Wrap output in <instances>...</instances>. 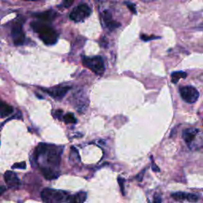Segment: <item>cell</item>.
Listing matches in <instances>:
<instances>
[{
	"instance_id": "obj_19",
	"label": "cell",
	"mask_w": 203,
	"mask_h": 203,
	"mask_svg": "<svg viewBox=\"0 0 203 203\" xmlns=\"http://www.w3.org/2000/svg\"><path fill=\"white\" fill-rule=\"evenodd\" d=\"M11 168H12L13 169H25V168H26V164H25V162L16 163V164H13Z\"/></svg>"
},
{
	"instance_id": "obj_20",
	"label": "cell",
	"mask_w": 203,
	"mask_h": 203,
	"mask_svg": "<svg viewBox=\"0 0 203 203\" xmlns=\"http://www.w3.org/2000/svg\"><path fill=\"white\" fill-rule=\"evenodd\" d=\"M125 3H126V5L127 6L128 9H129V11L132 13V14H136V6H135V4L132 3V2H126Z\"/></svg>"
},
{
	"instance_id": "obj_16",
	"label": "cell",
	"mask_w": 203,
	"mask_h": 203,
	"mask_svg": "<svg viewBox=\"0 0 203 203\" xmlns=\"http://www.w3.org/2000/svg\"><path fill=\"white\" fill-rule=\"evenodd\" d=\"M187 76V73L184 72H175L171 74V82L173 83H177L180 79H185Z\"/></svg>"
},
{
	"instance_id": "obj_15",
	"label": "cell",
	"mask_w": 203,
	"mask_h": 203,
	"mask_svg": "<svg viewBox=\"0 0 203 203\" xmlns=\"http://www.w3.org/2000/svg\"><path fill=\"white\" fill-rule=\"evenodd\" d=\"M87 193L81 191L75 195H71L67 203H84L87 199Z\"/></svg>"
},
{
	"instance_id": "obj_2",
	"label": "cell",
	"mask_w": 203,
	"mask_h": 203,
	"mask_svg": "<svg viewBox=\"0 0 203 203\" xmlns=\"http://www.w3.org/2000/svg\"><path fill=\"white\" fill-rule=\"evenodd\" d=\"M31 28L34 30V32L38 34L39 37L44 44L50 45L57 43L58 38L57 32L43 21H33L31 23Z\"/></svg>"
},
{
	"instance_id": "obj_4",
	"label": "cell",
	"mask_w": 203,
	"mask_h": 203,
	"mask_svg": "<svg viewBox=\"0 0 203 203\" xmlns=\"http://www.w3.org/2000/svg\"><path fill=\"white\" fill-rule=\"evenodd\" d=\"M82 63L85 67L89 68L95 74L102 76L105 72V64L103 59L99 56L89 57L83 56L82 57Z\"/></svg>"
},
{
	"instance_id": "obj_9",
	"label": "cell",
	"mask_w": 203,
	"mask_h": 203,
	"mask_svg": "<svg viewBox=\"0 0 203 203\" xmlns=\"http://www.w3.org/2000/svg\"><path fill=\"white\" fill-rule=\"evenodd\" d=\"M4 179L7 185L11 188H17L21 185V182L18 177L14 172L11 171H6L4 174Z\"/></svg>"
},
{
	"instance_id": "obj_17",
	"label": "cell",
	"mask_w": 203,
	"mask_h": 203,
	"mask_svg": "<svg viewBox=\"0 0 203 203\" xmlns=\"http://www.w3.org/2000/svg\"><path fill=\"white\" fill-rule=\"evenodd\" d=\"M63 120L65 123L67 124H76L77 122V119L75 118L74 114L72 113H67L63 116Z\"/></svg>"
},
{
	"instance_id": "obj_18",
	"label": "cell",
	"mask_w": 203,
	"mask_h": 203,
	"mask_svg": "<svg viewBox=\"0 0 203 203\" xmlns=\"http://www.w3.org/2000/svg\"><path fill=\"white\" fill-rule=\"evenodd\" d=\"M106 26H107V28L109 29V30H110V31H113V30H116V29H118V27L121 26V24L119 22H118V21H113V19L110 20V21H107V22L106 23Z\"/></svg>"
},
{
	"instance_id": "obj_21",
	"label": "cell",
	"mask_w": 203,
	"mask_h": 203,
	"mask_svg": "<svg viewBox=\"0 0 203 203\" xmlns=\"http://www.w3.org/2000/svg\"><path fill=\"white\" fill-rule=\"evenodd\" d=\"M141 40H143V41H151V40H155V39H158L159 38V37H155V36H148V35H144V34H142V35L141 36Z\"/></svg>"
},
{
	"instance_id": "obj_14",
	"label": "cell",
	"mask_w": 203,
	"mask_h": 203,
	"mask_svg": "<svg viewBox=\"0 0 203 203\" xmlns=\"http://www.w3.org/2000/svg\"><path fill=\"white\" fill-rule=\"evenodd\" d=\"M14 112V108L11 105L7 104L4 102L0 103V116L2 118H7Z\"/></svg>"
},
{
	"instance_id": "obj_24",
	"label": "cell",
	"mask_w": 203,
	"mask_h": 203,
	"mask_svg": "<svg viewBox=\"0 0 203 203\" xmlns=\"http://www.w3.org/2000/svg\"><path fill=\"white\" fill-rule=\"evenodd\" d=\"M161 202H162V198H161V197L159 196V195H158V194H155V196H154L152 203H161Z\"/></svg>"
},
{
	"instance_id": "obj_25",
	"label": "cell",
	"mask_w": 203,
	"mask_h": 203,
	"mask_svg": "<svg viewBox=\"0 0 203 203\" xmlns=\"http://www.w3.org/2000/svg\"><path fill=\"white\" fill-rule=\"evenodd\" d=\"M151 159H152V171H155V172H158V171H159V168H158L156 165H155V162H154V160H153V158L152 157Z\"/></svg>"
},
{
	"instance_id": "obj_23",
	"label": "cell",
	"mask_w": 203,
	"mask_h": 203,
	"mask_svg": "<svg viewBox=\"0 0 203 203\" xmlns=\"http://www.w3.org/2000/svg\"><path fill=\"white\" fill-rule=\"evenodd\" d=\"M75 0H63V2H62V6L65 8H68V7H71L73 4Z\"/></svg>"
},
{
	"instance_id": "obj_12",
	"label": "cell",
	"mask_w": 203,
	"mask_h": 203,
	"mask_svg": "<svg viewBox=\"0 0 203 203\" xmlns=\"http://www.w3.org/2000/svg\"><path fill=\"white\" fill-rule=\"evenodd\" d=\"M57 14L55 11H47L41 13H36V14H33V16H34L35 18H38L41 21H49L51 20H53V18H55Z\"/></svg>"
},
{
	"instance_id": "obj_3",
	"label": "cell",
	"mask_w": 203,
	"mask_h": 203,
	"mask_svg": "<svg viewBox=\"0 0 203 203\" xmlns=\"http://www.w3.org/2000/svg\"><path fill=\"white\" fill-rule=\"evenodd\" d=\"M41 197L44 203H64L68 201L71 195L60 190L44 188L41 191Z\"/></svg>"
},
{
	"instance_id": "obj_29",
	"label": "cell",
	"mask_w": 203,
	"mask_h": 203,
	"mask_svg": "<svg viewBox=\"0 0 203 203\" xmlns=\"http://www.w3.org/2000/svg\"><path fill=\"white\" fill-rule=\"evenodd\" d=\"M24 1H37V0H24Z\"/></svg>"
},
{
	"instance_id": "obj_7",
	"label": "cell",
	"mask_w": 203,
	"mask_h": 203,
	"mask_svg": "<svg viewBox=\"0 0 203 203\" xmlns=\"http://www.w3.org/2000/svg\"><path fill=\"white\" fill-rule=\"evenodd\" d=\"M11 36H12L14 44L16 46L22 45L25 43V35L23 32L22 25L20 22V20L13 25L12 30H11Z\"/></svg>"
},
{
	"instance_id": "obj_28",
	"label": "cell",
	"mask_w": 203,
	"mask_h": 203,
	"mask_svg": "<svg viewBox=\"0 0 203 203\" xmlns=\"http://www.w3.org/2000/svg\"><path fill=\"white\" fill-rule=\"evenodd\" d=\"M4 190H5V188H4V187H1V194H2V193H3V191H4Z\"/></svg>"
},
{
	"instance_id": "obj_1",
	"label": "cell",
	"mask_w": 203,
	"mask_h": 203,
	"mask_svg": "<svg viewBox=\"0 0 203 203\" xmlns=\"http://www.w3.org/2000/svg\"><path fill=\"white\" fill-rule=\"evenodd\" d=\"M63 147L57 146L54 145H48L45 143H41L37 145L34 152V157L35 160L39 162L40 160H44L45 164L43 168H52L56 170L58 168L60 164V157L63 152Z\"/></svg>"
},
{
	"instance_id": "obj_13",
	"label": "cell",
	"mask_w": 203,
	"mask_h": 203,
	"mask_svg": "<svg viewBox=\"0 0 203 203\" xmlns=\"http://www.w3.org/2000/svg\"><path fill=\"white\" fill-rule=\"evenodd\" d=\"M39 169H40L41 172L42 173V175H44V178L46 179H48V180H53V179L57 178L59 177V175H60L56 170H53L52 168L40 167Z\"/></svg>"
},
{
	"instance_id": "obj_27",
	"label": "cell",
	"mask_w": 203,
	"mask_h": 203,
	"mask_svg": "<svg viewBox=\"0 0 203 203\" xmlns=\"http://www.w3.org/2000/svg\"><path fill=\"white\" fill-rule=\"evenodd\" d=\"M142 2H153V1H155V0H141Z\"/></svg>"
},
{
	"instance_id": "obj_5",
	"label": "cell",
	"mask_w": 203,
	"mask_h": 203,
	"mask_svg": "<svg viewBox=\"0 0 203 203\" xmlns=\"http://www.w3.org/2000/svg\"><path fill=\"white\" fill-rule=\"evenodd\" d=\"M90 14H91V9L89 7V6L86 3H83L80 4L73 9L69 15V18L76 22H80L88 18Z\"/></svg>"
},
{
	"instance_id": "obj_22",
	"label": "cell",
	"mask_w": 203,
	"mask_h": 203,
	"mask_svg": "<svg viewBox=\"0 0 203 203\" xmlns=\"http://www.w3.org/2000/svg\"><path fill=\"white\" fill-rule=\"evenodd\" d=\"M118 183L119 186H120V189L121 191H122V194L123 195H125V189H124V183H125V179L122 177H118Z\"/></svg>"
},
{
	"instance_id": "obj_11",
	"label": "cell",
	"mask_w": 203,
	"mask_h": 203,
	"mask_svg": "<svg viewBox=\"0 0 203 203\" xmlns=\"http://www.w3.org/2000/svg\"><path fill=\"white\" fill-rule=\"evenodd\" d=\"M198 132H199V130L197 129H185L182 132V137H183L186 143L188 145H191L194 138H195V136H196V135L198 134Z\"/></svg>"
},
{
	"instance_id": "obj_6",
	"label": "cell",
	"mask_w": 203,
	"mask_h": 203,
	"mask_svg": "<svg viewBox=\"0 0 203 203\" xmlns=\"http://www.w3.org/2000/svg\"><path fill=\"white\" fill-rule=\"evenodd\" d=\"M182 99L187 103H194L198 100L199 93L195 87L191 86H186L179 89Z\"/></svg>"
},
{
	"instance_id": "obj_10",
	"label": "cell",
	"mask_w": 203,
	"mask_h": 203,
	"mask_svg": "<svg viewBox=\"0 0 203 203\" xmlns=\"http://www.w3.org/2000/svg\"><path fill=\"white\" fill-rule=\"evenodd\" d=\"M171 197L176 201H182L187 200L191 202H196L198 200V196L194 194H187L183 192H177L171 194Z\"/></svg>"
},
{
	"instance_id": "obj_26",
	"label": "cell",
	"mask_w": 203,
	"mask_h": 203,
	"mask_svg": "<svg viewBox=\"0 0 203 203\" xmlns=\"http://www.w3.org/2000/svg\"><path fill=\"white\" fill-rule=\"evenodd\" d=\"M145 170H144V171H142L141 173L139 174V175H138V176L136 178L138 181H141L142 180V177H143L144 173H145Z\"/></svg>"
},
{
	"instance_id": "obj_8",
	"label": "cell",
	"mask_w": 203,
	"mask_h": 203,
	"mask_svg": "<svg viewBox=\"0 0 203 203\" xmlns=\"http://www.w3.org/2000/svg\"><path fill=\"white\" fill-rule=\"evenodd\" d=\"M71 89L70 86H56V87H51V88H41L43 91L49 95L53 99L57 100H61L68 90Z\"/></svg>"
}]
</instances>
